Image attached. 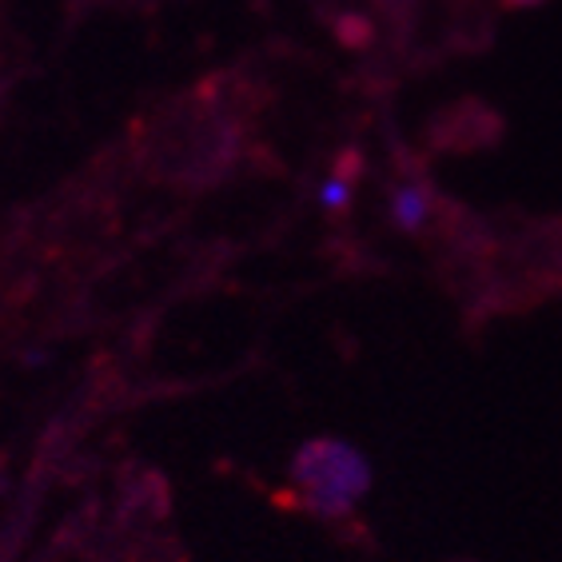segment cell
Returning <instances> with one entry per match:
<instances>
[{
    "label": "cell",
    "mask_w": 562,
    "mask_h": 562,
    "mask_svg": "<svg viewBox=\"0 0 562 562\" xmlns=\"http://www.w3.org/2000/svg\"><path fill=\"white\" fill-rule=\"evenodd\" d=\"M356 172H359V156L347 151V160L339 164V172L331 176L324 184V192H319V204H324L327 212H344V207L351 204V195H356Z\"/></svg>",
    "instance_id": "3"
},
{
    "label": "cell",
    "mask_w": 562,
    "mask_h": 562,
    "mask_svg": "<svg viewBox=\"0 0 562 562\" xmlns=\"http://www.w3.org/2000/svg\"><path fill=\"white\" fill-rule=\"evenodd\" d=\"M292 479L303 487V507L315 519H344L356 498L368 495L371 467L344 439H312L295 454Z\"/></svg>",
    "instance_id": "1"
},
{
    "label": "cell",
    "mask_w": 562,
    "mask_h": 562,
    "mask_svg": "<svg viewBox=\"0 0 562 562\" xmlns=\"http://www.w3.org/2000/svg\"><path fill=\"white\" fill-rule=\"evenodd\" d=\"M431 204L435 195L423 184H400L391 192V224L400 227V232H407V236H415L431 220Z\"/></svg>",
    "instance_id": "2"
}]
</instances>
